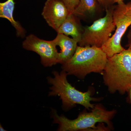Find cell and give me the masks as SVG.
I'll list each match as a JSON object with an SVG mask.
<instances>
[{
    "label": "cell",
    "mask_w": 131,
    "mask_h": 131,
    "mask_svg": "<svg viewBox=\"0 0 131 131\" xmlns=\"http://www.w3.org/2000/svg\"><path fill=\"white\" fill-rule=\"evenodd\" d=\"M116 113V110L108 111L101 104H98L95 105L90 112H82L75 119H69L63 115L59 116L56 110L54 109L51 112V117L53 119V123L58 125V131H89L92 129L95 131H103L104 127L102 124L98 127L95 126V124L105 123L107 126L112 130L111 120Z\"/></svg>",
    "instance_id": "obj_1"
},
{
    "label": "cell",
    "mask_w": 131,
    "mask_h": 131,
    "mask_svg": "<svg viewBox=\"0 0 131 131\" xmlns=\"http://www.w3.org/2000/svg\"><path fill=\"white\" fill-rule=\"evenodd\" d=\"M107 60V56L101 48L78 45L72 57L62 64L61 68L68 75L83 80L91 73L102 74Z\"/></svg>",
    "instance_id": "obj_2"
},
{
    "label": "cell",
    "mask_w": 131,
    "mask_h": 131,
    "mask_svg": "<svg viewBox=\"0 0 131 131\" xmlns=\"http://www.w3.org/2000/svg\"><path fill=\"white\" fill-rule=\"evenodd\" d=\"M102 75L104 84L111 94L127 93L131 89V49H125L107 57Z\"/></svg>",
    "instance_id": "obj_3"
},
{
    "label": "cell",
    "mask_w": 131,
    "mask_h": 131,
    "mask_svg": "<svg viewBox=\"0 0 131 131\" xmlns=\"http://www.w3.org/2000/svg\"><path fill=\"white\" fill-rule=\"evenodd\" d=\"M52 74L54 77H47L48 83L52 86L50 88L51 91L49 92V96H60L63 110L68 111L75 106L77 104L83 106L88 110L93 109L95 105L92 104L91 102L101 100L102 98L91 97L94 92L92 89L83 92L73 86L68 82V74L64 71L62 70L60 73L53 71Z\"/></svg>",
    "instance_id": "obj_4"
},
{
    "label": "cell",
    "mask_w": 131,
    "mask_h": 131,
    "mask_svg": "<svg viewBox=\"0 0 131 131\" xmlns=\"http://www.w3.org/2000/svg\"><path fill=\"white\" fill-rule=\"evenodd\" d=\"M114 7L112 6L106 9L105 16L95 20L91 25L83 28L78 45L101 48L112 37V32L115 30L113 17Z\"/></svg>",
    "instance_id": "obj_5"
},
{
    "label": "cell",
    "mask_w": 131,
    "mask_h": 131,
    "mask_svg": "<svg viewBox=\"0 0 131 131\" xmlns=\"http://www.w3.org/2000/svg\"><path fill=\"white\" fill-rule=\"evenodd\" d=\"M113 17L115 26V32L101 48L107 57L120 53L125 49L121 45V39L131 26V2L114 6Z\"/></svg>",
    "instance_id": "obj_6"
},
{
    "label": "cell",
    "mask_w": 131,
    "mask_h": 131,
    "mask_svg": "<svg viewBox=\"0 0 131 131\" xmlns=\"http://www.w3.org/2000/svg\"><path fill=\"white\" fill-rule=\"evenodd\" d=\"M22 47L38 54L41 63L45 67H51L58 63L59 52L52 40H43L31 34L26 37L22 43Z\"/></svg>",
    "instance_id": "obj_7"
},
{
    "label": "cell",
    "mask_w": 131,
    "mask_h": 131,
    "mask_svg": "<svg viewBox=\"0 0 131 131\" xmlns=\"http://www.w3.org/2000/svg\"><path fill=\"white\" fill-rule=\"evenodd\" d=\"M70 13L62 2L58 0H47L42 15L49 26L57 31Z\"/></svg>",
    "instance_id": "obj_8"
},
{
    "label": "cell",
    "mask_w": 131,
    "mask_h": 131,
    "mask_svg": "<svg viewBox=\"0 0 131 131\" xmlns=\"http://www.w3.org/2000/svg\"><path fill=\"white\" fill-rule=\"evenodd\" d=\"M52 40L56 46L60 47L58 63L62 64L72 57L78 46L77 41L62 34L57 33Z\"/></svg>",
    "instance_id": "obj_9"
},
{
    "label": "cell",
    "mask_w": 131,
    "mask_h": 131,
    "mask_svg": "<svg viewBox=\"0 0 131 131\" xmlns=\"http://www.w3.org/2000/svg\"><path fill=\"white\" fill-rule=\"evenodd\" d=\"M83 28H82L79 18L70 13L57 31V33L70 36L78 43L81 39Z\"/></svg>",
    "instance_id": "obj_10"
},
{
    "label": "cell",
    "mask_w": 131,
    "mask_h": 131,
    "mask_svg": "<svg viewBox=\"0 0 131 131\" xmlns=\"http://www.w3.org/2000/svg\"><path fill=\"white\" fill-rule=\"evenodd\" d=\"M14 0H7L0 3V17L6 19L11 23L15 28L17 36L24 38L26 35L25 30L19 22L16 21L14 18V11L15 7Z\"/></svg>",
    "instance_id": "obj_11"
},
{
    "label": "cell",
    "mask_w": 131,
    "mask_h": 131,
    "mask_svg": "<svg viewBox=\"0 0 131 131\" xmlns=\"http://www.w3.org/2000/svg\"><path fill=\"white\" fill-rule=\"evenodd\" d=\"M98 0H80L73 13L79 18H91L97 14L101 8Z\"/></svg>",
    "instance_id": "obj_12"
},
{
    "label": "cell",
    "mask_w": 131,
    "mask_h": 131,
    "mask_svg": "<svg viewBox=\"0 0 131 131\" xmlns=\"http://www.w3.org/2000/svg\"><path fill=\"white\" fill-rule=\"evenodd\" d=\"M63 3L70 13H73L79 4L80 0H58Z\"/></svg>",
    "instance_id": "obj_13"
},
{
    "label": "cell",
    "mask_w": 131,
    "mask_h": 131,
    "mask_svg": "<svg viewBox=\"0 0 131 131\" xmlns=\"http://www.w3.org/2000/svg\"><path fill=\"white\" fill-rule=\"evenodd\" d=\"M100 5L105 10L108 8L112 6L110 0H98Z\"/></svg>",
    "instance_id": "obj_14"
},
{
    "label": "cell",
    "mask_w": 131,
    "mask_h": 131,
    "mask_svg": "<svg viewBox=\"0 0 131 131\" xmlns=\"http://www.w3.org/2000/svg\"><path fill=\"white\" fill-rule=\"evenodd\" d=\"M127 44L126 45L128 48L131 49V29L130 28V30L128 32L127 35Z\"/></svg>",
    "instance_id": "obj_15"
},
{
    "label": "cell",
    "mask_w": 131,
    "mask_h": 131,
    "mask_svg": "<svg viewBox=\"0 0 131 131\" xmlns=\"http://www.w3.org/2000/svg\"><path fill=\"white\" fill-rule=\"evenodd\" d=\"M128 96L127 97V102L128 103L131 104V89L127 92Z\"/></svg>",
    "instance_id": "obj_16"
},
{
    "label": "cell",
    "mask_w": 131,
    "mask_h": 131,
    "mask_svg": "<svg viewBox=\"0 0 131 131\" xmlns=\"http://www.w3.org/2000/svg\"><path fill=\"white\" fill-rule=\"evenodd\" d=\"M123 1L124 0H110L111 3L113 5L115 3H117V4H121L124 2Z\"/></svg>",
    "instance_id": "obj_17"
},
{
    "label": "cell",
    "mask_w": 131,
    "mask_h": 131,
    "mask_svg": "<svg viewBox=\"0 0 131 131\" xmlns=\"http://www.w3.org/2000/svg\"><path fill=\"white\" fill-rule=\"evenodd\" d=\"M0 130L1 131H6V130H5V129L1 125V126H0Z\"/></svg>",
    "instance_id": "obj_18"
},
{
    "label": "cell",
    "mask_w": 131,
    "mask_h": 131,
    "mask_svg": "<svg viewBox=\"0 0 131 131\" xmlns=\"http://www.w3.org/2000/svg\"><path fill=\"white\" fill-rule=\"evenodd\" d=\"M130 28H131V26H130Z\"/></svg>",
    "instance_id": "obj_19"
}]
</instances>
